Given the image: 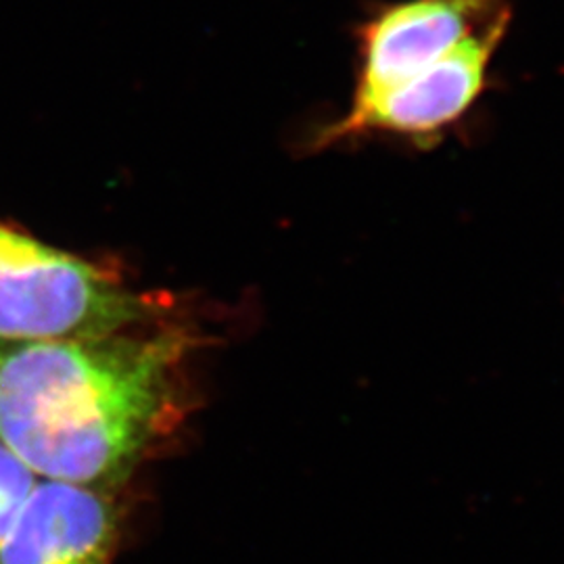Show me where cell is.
<instances>
[{
    "label": "cell",
    "mask_w": 564,
    "mask_h": 564,
    "mask_svg": "<svg viewBox=\"0 0 564 564\" xmlns=\"http://www.w3.org/2000/svg\"><path fill=\"white\" fill-rule=\"evenodd\" d=\"M178 337L0 341V444L42 479H123L176 421Z\"/></svg>",
    "instance_id": "6da1fadb"
},
{
    "label": "cell",
    "mask_w": 564,
    "mask_h": 564,
    "mask_svg": "<svg viewBox=\"0 0 564 564\" xmlns=\"http://www.w3.org/2000/svg\"><path fill=\"white\" fill-rule=\"evenodd\" d=\"M149 303L97 265L0 226V341L121 333Z\"/></svg>",
    "instance_id": "7a4b0ae2"
},
{
    "label": "cell",
    "mask_w": 564,
    "mask_h": 564,
    "mask_svg": "<svg viewBox=\"0 0 564 564\" xmlns=\"http://www.w3.org/2000/svg\"><path fill=\"white\" fill-rule=\"evenodd\" d=\"M506 32L466 39L444 59L381 93L351 97L339 120L324 126L321 147L362 137H393L431 147L468 116L489 86V65Z\"/></svg>",
    "instance_id": "3957f363"
},
{
    "label": "cell",
    "mask_w": 564,
    "mask_h": 564,
    "mask_svg": "<svg viewBox=\"0 0 564 564\" xmlns=\"http://www.w3.org/2000/svg\"><path fill=\"white\" fill-rule=\"evenodd\" d=\"M510 23L508 0H402L375 9L358 28L354 97L421 74L466 39Z\"/></svg>",
    "instance_id": "277c9868"
},
{
    "label": "cell",
    "mask_w": 564,
    "mask_h": 564,
    "mask_svg": "<svg viewBox=\"0 0 564 564\" xmlns=\"http://www.w3.org/2000/svg\"><path fill=\"white\" fill-rule=\"evenodd\" d=\"M93 485L36 481L0 547V564H107L118 519Z\"/></svg>",
    "instance_id": "5b68a950"
},
{
    "label": "cell",
    "mask_w": 564,
    "mask_h": 564,
    "mask_svg": "<svg viewBox=\"0 0 564 564\" xmlns=\"http://www.w3.org/2000/svg\"><path fill=\"white\" fill-rule=\"evenodd\" d=\"M39 475L0 444V547L20 519Z\"/></svg>",
    "instance_id": "8992f818"
}]
</instances>
